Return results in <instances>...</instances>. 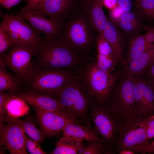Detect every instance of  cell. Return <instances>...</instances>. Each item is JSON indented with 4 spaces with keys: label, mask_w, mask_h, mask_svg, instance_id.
I'll list each match as a JSON object with an SVG mask.
<instances>
[{
    "label": "cell",
    "mask_w": 154,
    "mask_h": 154,
    "mask_svg": "<svg viewBox=\"0 0 154 154\" xmlns=\"http://www.w3.org/2000/svg\"><path fill=\"white\" fill-rule=\"evenodd\" d=\"M7 53L0 55V60L10 68L20 81L28 83L36 68L32 61L37 47L22 44H15Z\"/></svg>",
    "instance_id": "cell-4"
},
{
    "label": "cell",
    "mask_w": 154,
    "mask_h": 154,
    "mask_svg": "<svg viewBox=\"0 0 154 154\" xmlns=\"http://www.w3.org/2000/svg\"><path fill=\"white\" fill-rule=\"evenodd\" d=\"M80 12L94 31L102 33L108 19L103 8V0H82Z\"/></svg>",
    "instance_id": "cell-14"
},
{
    "label": "cell",
    "mask_w": 154,
    "mask_h": 154,
    "mask_svg": "<svg viewBox=\"0 0 154 154\" xmlns=\"http://www.w3.org/2000/svg\"><path fill=\"white\" fill-rule=\"evenodd\" d=\"M61 26L59 37L78 52L88 48L93 41L94 30L80 12H74Z\"/></svg>",
    "instance_id": "cell-3"
},
{
    "label": "cell",
    "mask_w": 154,
    "mask_h": 154,
    "mask_svg": "<svg viewBox=\"0 0 154 154\" xmlns=\"http://www.w3.org/2000/svg\"><path fill=\"white\" fill-rule=\"evenodd\" d=\"M143 35L147 43L152 46L154 44V28L149 29Z\"/></svg>",
    "instance_id": "cell-39"
},
{
    "label": "cell",
    "mask_w": 154,
    "mask_h": 154,
    "mask_svg": "<svg viewBox=\"0 0 154 154\" xmlns=\"http://www.w3.org/2000/svg\"><path fill=\"white\" fill-rule=\"evenodd\" d=\"M120 154H133L135 152L133 151L127 149H123L119 151Z\"/></svg>",
    "instance_id": "cell-44"
},
{
    "label": "cell",
    "mask_w": 154,
    "mask_h": 154,
    "mask_svg": "<svg viewBox=\"0 0 154 154\" xmlns=\"http://www.w3.org/2000/svg\"><path fill=\"white\" fill-rule=\"evenodd\" d=\"M153 147H154V140L153 141H152V142L150 143H148V144H146L145 145L142 146L139 148H138L135 149L133 151L135 152V151H136L137 149H140L146 148Z\"/></svg>",
    "instance_id": "cell-43"
},
{
    "label": "cell",
    "mask_w": 154,
    "mask_h": 154,
    "mask_svg": "<svg viewBox=\"0 0 154 154\" xmlns=\"http://www.w3.org/2000/svg\"><path fill=\"white\" fill-rule=\"evenodd\" d=\"M89 115L95 131L109 146L114 141L117 130L116 116L110 108H105L92 99Z\"/></svg>",
    "instance_id": "cell-7"
},
{
    "label": "cell",
    "mask_w": 154,
    "mask_h": 154,
    "mask_svg": "<svg viewBox=\"0 0 154 154\" xmlns=\"http://www.w3.org/2000/svg\"><path fill=\"white\" fill-rule=\"evenodd\" d=\"M15 44L7 30L0 24V55L4 53Z\"/></svg>",
    "instance_id": "cell-31"
},
{
    "label": "cell",
    "mask_w": 154,
    "mask_h": 154,
    "mask_svg": "<svg viewBox=\"0 0 154 154\" xmlns=\"http://www.w3.org/2000/svg\"><path fill=\"white\" fill-rule=\"evenodd\" d=\"M11 93H12L9 92H6L4 91H0V123H1L3 121L5 116L6 114L5 104L8 99Z\"/></svg>",
    "instance_id": "cell-33"
},
{
    "label": "cell",
    "mask_w": 154,
    "mask_h": 154,
    "mask_svg": "<svg viewBox=\"0 0 154 154\" xmlns=\"http://www.w3.org/2000/svg\"><path fill=\"white\" fill-rule=\"evenodd\" d=\"M147 70H148L149 78L154 85V61L150 65Z\"/></svg>",
    "instance_id": "cell-41"
},
{
    "label": "cell",
    "mask_w": 154,
    "mask_h": 154,
    "mask_svg": "<svg viewBox=\"0 0 154 154\" xmlns=\"http://www.w3.org/2000/svg\"><path fill=\"white\" fill-rule=\"evenodd\" d=\"M78 52L59 37H44L37 47L35 66L37 68L64 69L74 64Z\"/></svg>",
    "instance_id": "cell-1"
},
{
    "label": "cell",
    "mask_w": 154,
    "mask_h": 154,
    "mask_svg": "<svg viewBox=\"0 0 154 154\" xmlns=\"http://www.w3.org/2000/svg\"><path fill=\"white\" fill-rule=\"evenodd\" d=\"M77 0H46L40 12L60 25L72 14Z\"/></svg>",
    "instance_id": "cell-15"
},
{
    "label": "cell",
    "mask_w": 154,
    "mask_h": 154,
    "mask_svg": "<svg viewBox=\"0 0 154 154\" xmlns=\"http://www.w3.org/2000/svg\"><path fill=\"white\" fill-rule=\"evenodd\" d=\"M26 21L36 31L42 34L46 38L58 37L61 30V25L40 12L27 10L23 8L16 13Z\"/></svg>",
    "instance_id": "cell-12"
},
{
    "label": "cell",
    "mask_w": 154,
    "mask_h": 154,
    "mask_svg": "<svg viewBox=\"0 0 154 154\" xmlns=\"http://www.w3.org/2000/svg\"><path fill=\"white\" fill-rule=\"evenodd\" d=\"M78 121L72 122L67 124L63 130V136L72 137L83 141L96 140L104 143V141L96 133L91 126L83 125Z\"/></svg>",
    "instance_id": "cell-18"
},
{
    "label": "cell",
    "mask_w": 154,
    "mask_h": 154,
    "mask_svg": "<svg viewBox=\"0 0 154 154\" xmlns=\"http://www.w3.org/2000/svg\"><path fill=\"white\" fill-rule=\"evenodd\" d=\"M6 67L0 60V91H7L15 94L21 86V81L9 72Z\"/></svg>",
    "instance_id": "cell-25"
},
{
    "label": "cell",
    "mask_w": 154,
    "mask_h": 154,
    "mask_svg": "<svg viewBox=\"0 0 154 154\" xmlns=\"http://www.w3.org/2000/svg\"><path fill=\"white\" fill-rule=\"evenodd\" d=\"M46 0H27V4L23 8L31 11L40 12Z\"/></svg>",
    "instance_id": "cell-34"
},
{
    "label": "cell",
    "mask_w": 154,
    "mask_h": 154,
    "mask_svg": "<svg viewBox=\"0 0 154 154\" xmlns=\"http://www.w3.org/2000/svg\"><path fill=\"white\" fill-rule=\"evenodd\" d=\"M0 145L5 146L10 154H27L26 134L20 126L0 123Z\"/></svg>",
    "instance_id": "cell-13"
},
{
    "label": "cell",
    "mask_w": 154,
    "mask_h": 154,
    "mask_svg": "<svg viewBox=\"0 0 154 154\" xmlns=\"http://www.w3.org/2000/svg\"><path fill=\"white\" fill-rule=\"evenodd\" d=\"M135 5L144 17L154 20V0H141Z\"/></svg>",
    "instance_id": "cell-29"
},
{
    "label": "cell",
    "mask_w": 154,
    "mask_h": 154,
    "mask_svg": "<svg viewBox=\"0 0 154 154\" xmlns=\"http://www.w3.org/2000/svg\"><path fill=\"white\" fill-rule=\"evenodd\" d=\"M88 141L82 154H101L108 153L104 143L96 140Z\"/></svg>",
    "instance_id": "cell-30"
},
{
    "label": "cell",
    "mask_w": 154,
    "mask_h": 154,
    "mask_svg": "<svg viewBox=\"0 0 154 154\" xmlns=\"http://www.w3.org/2000/svg\"><path fill=\"white\" fill-rule=\"evenodd\" d=\"M102 34L111 45L117 62L122 57L124 37L118 26L108 19Z\"/></svg>",
    "instance_id": "cell-17"
},
{
    "label": "cell",
    "mask_w": 154,
    "mask_h": 154,
    "mask_svg": "<svg viewBox=\"0 0 154 154\" xmlns=\"http://www.w3.org/2000/svg\"><path fill=\"white\" fill-rule=\"evenodd\" d=\"M103 5L110 10L118 5L117 0H103Z\"/></svg>",
    "instance_id": "cell-40"
},
{
    "label": "cell",
    "mask_w": 154,
    "mask_h": 154,
    "mask_svg": "<svg viewBox=\"0 0 154 154\" xmlns=\"http://www.w3.org/2000/svg\"><path fill=\"white\" fill-rule=\"evenodd\" d=\"M124 12L118 5L110 10V20L116 24L119 18Z\"/></svg>",
    "instance_id": "cell-36"
},
{
    "label": "cell",
    "mask_w": 154,
    "mask_h": 154,
    "mask_svg": "<svg viewBox=\"0 0 154 154\" xmlns=\"http://www.w3.org/2000/svg\"><path fill=\"white\" fill-rule=\"evenodd\" d=\"M39 143L35 141L28 136L26 135V148L30 153L31 154H46L40 147Z\"/></svg>",
    "instance_id": "cell-32"
},
{
    "label": "cell",
    "mask_w": 154,
    "mask_h": 154,
    "mask_svg": "<svg viewBox=\"0 0 154 154\" xmlns=\"http://www.w3.org/2000/svg\"><path fill=\"white\" fill-rule=\"evenodd\" d=\"M137 2H138L139 1H140L141 0H135Z\"/></svg>",
    "instance_id": "cell-45"
},
{
    "label": "cell",
    "mask_w": 154,
    "mask_h": 154,
    "mask_svg": "<svg viewBox=\"0 0 154 154\" xmlns=\"http://www.w3.org/2000/svg\"><path fill=\"white\" fill-rule=\"evenodd\" d=\"M36 113L41 129L45 137H50L62 132L66 125L79 121L65 112L46 110L32 106Z\"/></svg>",
    "instance_id": "cell-11"
},
{
    "label": "cell",
    "mask_w": 154,
    "mask_h": 154,
    "mask_svg": "<svg viewBox=\"0 0 154 154\" xmlns=\"http://www.w3.org/2000/svg\"><path fill=\"white\" fill-rule=\"evenodd\" d=\"M28 83L32 90L54 98L72 78L64 69L37 68Z\"/></svg>",
    "instance_id": "cell-6"
},
{
    "label": "cell",
    "mask_w": 154,
    "mask_h": 154,
    "mask_svg": "<svg viewBox=\"0 0 154 154\" xmlns=\"http://www.w3.org/2000/svg\"><path fill=\"white\" fill-rule=\"evenodd\" d=\"M135 153H154V147L146 148L140 149L135 151Z\"/></svg>",
    "instance_id": "cell-42"
},
{
    "label": "cell",
    "mask_w": 154,
    "mask_h": 154,
    "mask_svg": "<svg viewBox=\"0 0 154 154\" xmlns=\"http://www.w3.org/2000/svg\"><path fill=\"white\" fill-rule=\"evenodd\" d=\"M122 81L117 90L115 101L110 108L116 116L123 118L126 122L137 118L135 107V81L129 74Z\"/></svg>",
    "instance_id": "cell-8"
},
{
    "label": "cell",
    "mask_w": 154,
    "mask_h": 154,
    "mask_svg": "<svg viewBox=\"0 0 154 154\" xmlns=\"http://www.w3.org/2000/svg\"><path fill=\"white\" fill-rule=\"evenodd\" d=\"M83 140L63 136L57 142L50 154H82L86 146Z\"/></svg>",
    "instance_id": "cell-20"
},
{
    "label": "cell",
    "mask_w": 154,
    "mask_h": 154,
    "mask_svg": "<svg viewBox=\"0 0 154 154\" xmlns=\"http://www.w3.org/2000/svg\"><path fill=\"white\" fill-rule=\"evenodd\" d=\"M3 121L8 124L18 125L30 137L39 143L43 141L45 137L41 129H38L33 123L30 121L22 120L19 118H13L6 114Z\"/></svg>",
    "instance_id": "cell-24"
},
{
    "label": "cell",
    "mask_w": 154,
    "mask_h": 154,
    "mask_svg": "<svg viewBox=\"0 0 154 154\" xmlns=\"http://www.w3.org/2000/svg\"><path fill=\"white\" fill-rule=\"evenodd\" d=\"M17 95L32 106L66 113L57 100L51 95L40 94L33 90L21 92Z\"/></svg>",
    "instance_id": "cell-16"
},
{
    "label": "cell",
    "mask_w": 154,
    "mask_h": 154,
    "mask_svg": "<svg viewBox=\"0 0 154 154\" xmlns=\"http://www.w3.org/2000/svg\"><path fill=\"white\" fill-rule=\"evenodd\" d=\"M144 99L147 117L154 112V85L151 83L145 82Z\"/></svg>",
    "instance_id": "cell-28"
},
{
    "label": "cell",
    "mask_w": 154,
    "mask_h": 154,
    "mask_svg": "<svg viewBox=\"0 0 154 154\" xmlns=\"http://www.w3.org/2000/svg\"><path fill=\"white\" fill-rule=\"evenodd\" d=\"M22 0H0V4L2 7L7 9L18 4Z\"/></svg>",
    "instance_id": "cell-38"
},
{
    "label": "cell",
    "mask_w": 154,
    "mask_h": 154,
    "mask_svg": "<svg viewBox=\"0 0 154 154\" xmlns=\"http://www.w3.org/2000/svg\"><path fill=\"white\" fill-rule=\"evenodd\" d=\"M146 130L148 140L154 138V115L146 117Z\"/></svg>",
    "instance_id": "cell-35"
},
{
    "label": "cell",
    "mask_w": 154,
    "mask_h": 154,
    "mask_svg": "<svg viewBox=\"0 0 154 154\" xmlns=\"http://www.w3.org/2000/svg\"><path fill=\"white\" fill-rule=\"evenodd\" d=\"M117 143L120 150L133 151L148 144L146 130V117L126 122L120 128Z\"/></svg>",
    "instance_id": "cell-9"
},
{
    "label": "cell",
    "mask_w": 154,
    "mask_h": 154,
    "mask_svg": "<svg viewBox=\"0 0 154 154\" xmlns=\"http://www.w3.org/2000/svg\"><path fill=\"white\" fill-rule=\"evenodd\" d=\"M116 77L114 74L100 69L96 62L90 64L85 72V80L91 99L104 105L112 95Z\"/></svg>",
    "instance_id": "cell-5"
},
{
    "label": "cell",
    "mask_w": 154,
    "mask_h": 154,
    "mask_svg": "<svg viewBox=\"0 0 154 154\" xmlns=\"http://www.w3.org/2000/svg\"><path fill=\"white\" fill-rule=\"evenodd\" d=\"M152 46L147 43L143 35L132 37L128 51V62L139 57Z\"/></svg>",
    "instance_id": "cell-26"
},
{
    "label": "cell",
    "mask_w": 154,
    "mask_h": 154,
    "mask_svg": "<svg viewBox=\"0 0 154 154\" xmlns=\"http://www.w3.org/2000/svg\"><path fill=\"white\" fill-rule=\"evenodd\" d=\"M54 98L66 113L91 126L89 111L91 98L87 88L83 89L72 77Z\"/></svg>",
    "instance_id": "cell-2"
},
{
    "label": "cell",
    "mask_w": 154,
    "mask_h": 154,
    "mask_svg": "<svg viewBox=\"0 0 154 154\" xmlns=\"http://www.w3.org/2000/svg\"><path fill=\"white\" fill-rule=\"evenodd\" d=\"M98 53L97 62L104 66H109L117 62L112 48L102 33H98L96 38Z\"/></svg>",
    "instance_id": "cell-21"
},
{
    "label": "cell",
    "mask_w": 154,
    "mask_h": 154,
    "mask_svg": "<svg viewBox=\"0 0 154 154\" xmlns=\"http://www.w3.org/2000/svg\"><path fill=\"white\" fill-rule=\"evenodd\" d=\"M0 17L3 20L1 23L3 26L8 31L16 34L23 44L37 47L43 38L16 13H5L0 10Z\"/></svg>",
    "instance_id": "cell-10"
},
{
    "label": "cell",
    "mask_w": 154,
    "mask_h": 154,
    "mask_svg": "<svg viewBox=\"0 0 154 154\" xmlns=\"http://www.w3.org/2000/svg\"><path fill=\"white\" fill-rule=\"evenodd\" d=\"M146 82H135V107L137 118L147 116L144 99L145 86Z\"/></svg>",
    "instance_id": "cell-27"
},
{
    "label": "cell",
    "mask_w": 154,
    "mask_h": 154,
    "mask_svg": "<svg viewBox=\"0 0 154 154\" xmlns=\"http://www.w3.org/2000/svg\"><path fill=\"white\" fill-rule=\"evenodd\" d=\"M6 114L11 117L19 118L29 114V108L23 99L12 93L5 104Z\"/></svg>",
    "instance_id": "cell-23"
},
{
    "label": "cell",
    "mask_w": 154,
    "mask_h": 154,
    "mask_svg": "<svg viewBox=\"0 0 154 154\" xmlns=\"http://www.w3.org/2000/svg\"><path fill=\"white\" fill-rule=\"evenodd\" d=\"M118 5L124 12L130 11L132 7V0H117Z\"/></svg>",
    "instance_id": "cell-37"
},
{
    "label": "cell",
    "mask_w": 154,
    "mask_h": 154,
    "mask_svg": "<svg viewBox=\"0 0 154 154\" xmlns=\"http://www.w3.org/2000/svg\"><path fill=\"white\" fill-rule=\"evenodd\" d=\"M154 61V44L138 58L129 62V74L137 75L146 70Z\"/></svg>",
    "instance_id": "cell-22"
},
{
    "label": "cell",
    "mask_w": 154,
    "mask_h": 154,
    "mask_svg": "<svg viewBox=\"0 0 154 154\" xmlns=\"http://www.w3.org/2000/svg\"><path fill=\"white\" fill-rule=\"evenodd\" d=\"M137 12H124L121 15L116 25L125 33L132 37L139 35L138 33L144 18L137 9Z\"/></svg>",
    "instance_id": "cell-19"
}]
</instances>
